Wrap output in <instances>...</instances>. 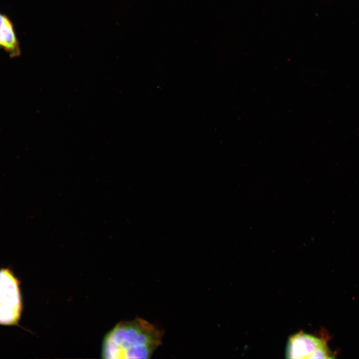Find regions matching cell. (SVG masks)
<instances>
[{
    "label": "cell",
    "mask_w": 359,
    "mask_h": 359,
    "mask_svg": "<svg viewBox=\"0 0 359 359\" xmlns=\"http://www.w3.org/2000/svg\"><path fill=\"white\" fill-rule=\"evenodd\" d=\"M163 332L141 318L117 324L104 337V359H149L162 343Z\"/></svg>",
    "instance_id": "obj_1"
},
{
    "label": "cell",
    "mask_w": 359,
    "mask_h": 359,
    "mask_svg": "<svg viewBox=\"0 0 359 359\" xmlns=\"http://www.w3.org/2000/svg\"><path fill=\"white\" fill-rule=\"evenodd\" d=\"M286 357L289 359L332 358L322 340L302 332L289 338Z\"/></svg>",
    "instance_id": "obj_3"
},
{
    "label": "cell",
    "mask_w": 359,
    "mask_h": 359,
    "mask_svg": "<svg viewBox=\"0 0 359 359\" xmlns=\"http://www.w3.org/2000/svg\"><path fill=\"white\" fill-rule=\"evenodd\" d=\"M21 311L19 282L8 269L0 270V324L17 323Z\"/></svg>",
    "instance_id": "obj_2"
},
{
    "label": "cell",
    "mask_w": 359,
    "mask_h": 359,
    "mask_svg": "<svg viewBox=\"0 0 359 359\" xmlns=\"http://www.w3.org/2000/svg\"><path fill=\"white\" fill-rule=\"evenodd\" d=\"M0 48L13 58L20 55L19 43L12 21L6 15L0 13Z\"/></svg>",
    "instance_id": "obj_4"
}]
</instances>
